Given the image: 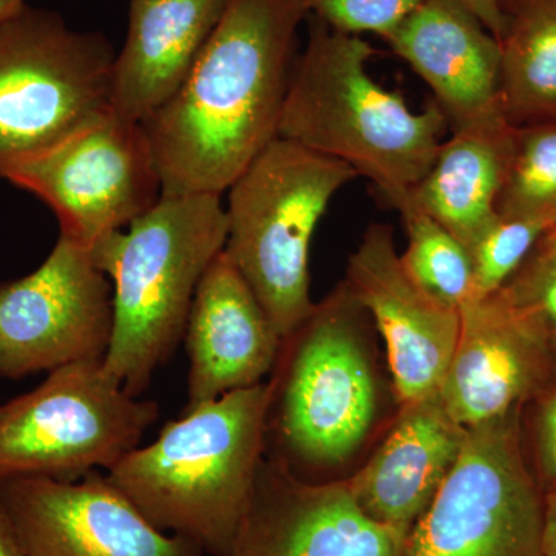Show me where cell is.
Instances as JSON below:
<instances>
[{
	"mask_svg": "<svg viewBox=\"0 0 556 556\" xmlns=\"http://www.w3.org/2000/svg\"><path fill=\"white\" fill-rule=\"evenodd\" d=\"M470 10L497 40L504 28V0H456Z\"/></svg>",
	"mask_w": 556,
	"mask_h": 556,
	"instance_id": "obj_28",
	"label": "cell"
},
{
	"mask_svg": "<svg viewBox=\"0 0 556 556\" xmlns=\"http://www.w3.org/2000/svg\"><path fill=\"white\" fill-rule=\"evenodd\" d=\"M115 50L25 5L0 22V178L110 112Z\"/></svg>",
	"mask_w": 556,
	"mask_h": 556,
	"instance_id": "obj_7",
	"label": "cell"
},
{
	"mask_svg": "<svg viewBox=\"0 0 556 556\" xmlns=\"http://www.w3.org/2000/svg\"><path fill=\"white\" fill-rule=\"evenodd\" d=\"M455 353L439 396L466 428L521 413L556 375V345L503 289L459 308Z\"/></svg>",
	"mask_w": 556,
	"mask_h": 556,
	"instance_id": "obj_13",
	"label": "cell"
},
{
	"mask_svg": "<svg viewBox=\"0 0 556 556\" xmlns=\"http://www.w3.org/2000/svg\"><path fill=\"white\" fill-rule=\"evenodd\" d=\"M551 229L543 219L497 215L470 249L473 298H484L506 287Z\"/></svg>",
	"mask_w": 556,
	"mask_h": 556,
	"instance_id": "obj_24",
	"label": "cell"
},
{
	"mask_svg": "<svg viewBox=\"0 0 556 556\" xmlns=\"http://www.w3.org/2000/svg\"><path fill=\"white\" fill-rule=\"evenodd\" d=\"M367 316L342 283L281 342L269 412L288 467L338 466L367 438L378 412Z\"/></svg>",
	"mask_w": 556,
	"mask_h": 556,
	"instance_id": "obj_6",
	"label": "cell"
},
{
	"mask_svg": "<svg viewBox=\"0 0 556 556\" xmlns=\"http://www.w3.org/2000/svg\"><path fill=\"white\" fill-rule=\"evenodd\" d=\"M25 5H27L25 0H0V22L14 16V14L24 9Z\"/></svg>",
	"mask_w": 556,
	"mask_h": 556,
	"instance_id": "obj_32",
	"label": "cell"
},
{
	"mask_svg": "<svg viewBox=\"0 0 556 556\" xmlns=\"http://www.w3.org/2000/svg\"><path fill=\"white\" fill-rule=\"evenodd\" d=\"M270 383L232 391L166 424L108 479L153 526L228 556L265 459Z\"/></svg>",
	"mask_w": 556,
	"mask_h": 556,
	"instance_id": "obj_2",
	"label": "cell"
},
{
	"mask_svg": "<svg viewBox=\"0 0 556 556\" xmlns=\"http://www.w3.org/2000/svg\"><path fill=\"white\" fill-rule=\"evenodd\" d=\"M497 215L556 226V119L514 127Z\"/></svg>",
	"mask_w": 556,
	"mask_h": 556,
	"instance_id": "obj_23",
	"label": "cell"
},
{
	"mask_svg": "<svg viewBox=\"0 0 556 556\" xmlns=\"http://www.w3.org/2000/svg\"><path fill=\"white\" fill-rule=\"evenodd\" d=\"M387 42L433 91L450 129L507 123L500 42L456 0H424Z\"/></svg>",
	"mask_w": 556,
	"mask_h": 556,
	"instance_id": "obj_16",
	"label": "cell"
},
{
	"mask_svg": "<svg viewBox=\"0 0 556 556\" xmlns=\"http://www.w3.org/2000/svg\"><path fill=\"white\" fill-rule=\"evenodd\" d=\"M424 0H305L308 11L332 30L388 39Z\"/></svg>",
	"mask_w": 556,
	"mask_h": 556,
	"instance_id": "obj_25",
	"label": "cell"
},
{
	"mask_svg": "<svg viewBox=\"0 0 556 556\" xmlns=\"http://www.w3.org/2000/svg\"><path fill=\"white\" fill-rule=\"evenodd\" d=\"M501 98L519 127L556 119V0H504Z\"/></svg>",
	"mask_w": 556,
	"mask_h": 556,
	"instance_id": "obj_21",
	"label": "cell"
},
{
	"mask_svg": "<svg viewBox=\"0 0 556 556\" xmlns=\"http://www.w3.org/2000/svg\"><path fill=\"white\" fill-rule=\"evenodd\" d=\"M501 289L518 308L535 318L556 345V260L535 249Z\"/></svg>",
	"mask_w": 556,
	"mask_h": 556,
	"instance_id": "obj_26",
	"label": "cell"
},
{
	"mask_svg": "<svg viewBox=\"0 0 556 556\" xmlns=\"http://www.w3.org/2000/svg\"><path fill=\"white\" fill-rule=\"evenodd\" d=\"M407 540L369 518L346 481H308L265 456L228 556H405Z\"/></svg>",
	"mask_w": 556,
	"mask_h": 556,
	"instance_id": "obj_15",
	"label": "cell"
},
{
	"mask_svg": "<svg viewBox=\"0 0 556 556\" xmlns=\"http://www.w3.org/2000/svg\"><path fill=\"white\" fill-rule=\"evenodd\" d=\"M533 450L541 490L556 484V375L535 399Z\"/></svg>",
	"mask_w": 556,
	"mask_h": 556,
	"instance_id": "obj_27",
	"label": "cell"
},
{
	"mask_svg": "<svg viewBox=\"0 0 556 556\" xmlns=\"http://www.w3.org/2000/svg\"><path fill=\"white\" fill-rule=\"evenodd\" d=\"M467 428L448 415L439 393L401 408L378 452L346 484L358 507L408 538L453 470Z\"/></svg>",
	"mask_w": 556,
	"mask_h": 556,
	"instance_id": "obj_18",
	"label": "cell"
},
{
	"mask_svg": "<svg viewBox=\"0 0 556 556\" xmlns=\"http://www.w3.org/2000/svg\"><path fill=\"white\" fill-rule=\"evenodd\" d=\"M0 503L25 556H204L188 538L153 526L108 475L80 481L0 482Z\"/></svg>",
	"mask_w": 556,
	"mask_h": 556,
	"instance_id": "obj_12",
	"label": "cell"
},
{
	"mask_svg": "<svg viewBox=\"0 0 556 556\" xmlns=\"http://www.w3.org/2000/svg\"><path fill=\"white\" fill-rule=\"evenodd\" d=\"M222 195H163L126 229L91 248L112 280L113 331L102 367L139 397L185 338L193 298L225 251Z\"/></svg>",
	"mask_w": 556,
	"mask_h": 556,
	"instance_id": "obj_4",
	"label": "cell"
},
{
	"mask_svg": "<svg viewBox=\"0 0 556 556\" xmlns=\"http://www.w3.org/2000/svg\"><path fill=\"white\" fill-rule=\"evenodd\" d=\"M228 0H131L129 31L112 70L110 110L144 124L181 89Z\"/></svg>",
	"mask_w": 556,
	"mask_h": 556,
	"instance_id": "obj_19",
	"label": "cell"
},
{
	"mask_svg": "<svg viewBox=\"0 0 556 556\" xmlns=\"http://www.w3.org/2000/svg\"><path fill=\"white\" fill-rule=\"evenodd\" d=\"M407 233L401 262L431 298L459 309L473 299V258L466 244L408 201L394 204Z\"/></svg>",
	"mask_w": 556,
	"mask_h": 556,
	"instance_id": "obj_22",
	"label": "cell"
},
{
	"mask_svg": "<svg viewBox=\"0 0 556 556\" xmlns=\"http://www.w3.org/2000/svg\"><path fill=\"white\" fill-rule=\"evenodd\" d=\"M543 543L546 556H556V484L543 492Z\"/></svg>",
	"mask_w": 556,
	"mask_h": 556,
	"instance_id": "obj_29",
	"label": "cell"
},
{
	"mask_svg": "<svg viewBox=\"0 0 556 556\" xmlns=\"http://www.w3.org/2000/svg\"><path fill=\"white\" fill-rule=\"evenodd\" d=\"M112 331V283L91 249L67 237L38 269L0 283V378L104 361Z\"/></svg>",
	"mask_w": 556,
	"mask_h": 556,
	"instance_id": "obj_11",
	"label": "cell"
},
{
	"mask_svg": "<svg viewBox=\"0 0 556 556\" xmlns=\"http://www.w3.org/2000/svg\"><path fill=\"white\" fill-rule=\"evenodd\" d=\"M346 287L386 339L401 407L439 393L459 336V309L408 276L393 228L372 223L346 265Z\"/></svg>",
	"mask_w": 556,
	"mask_h": 556,
	"instance_id": "obj_14",
	"label": "cell"
},
{
	"mask_svg": "<svg viewBox=\"0 0 556 556\" xmlns=\"http://www.w3.org/2000/svg\"><path fill=\"white\" fill-rule=\"evenodd\" d=\"M358 177L343 161L277 137L228 189L225 252L281 340L311 316V241L325 212Z\"/></svg>",
	"mask_w": 556,
	"mask_h": 556,
	"instance_id": "obj_5",
	"label": "cell"
},
{
	"mask_svg": "<svg viewBox=\"0 0 556 556\" xmlns=\"http://www.w3.org/2000/svg\"><path fill=\"white\" fill-rule=\"evenodd\" d=\"M305 0H228L181 89L142 127L163 195H222L278 137Z\"/></svg>",
	"mask_w": 556,
	"mask_h": 556,
	"instance_id": "obj_1",
	"label": "cell"
},
{
	"mask_svg": "<svg viewBox=\"0 0 556 556\" xmlns=\"http://www.w3.org/2000/svg\"><path fill=\"white\" fill-rule=\"evenodd\" d=\"M535 249L536 251L543 252L547 257L556 260V226L548 230Z\"/></svg>",
	"mask_w": 556,
	"mask_h": 556,
	"instance_id": "obj_31",
	"label": "cell"
},
{
	"mask_svg": "<svg viewBox=\"0 0 556 556\" xmlns=\"http://www.w3.org/2000/svg\"><path fill=\"white\" fill-rule=\"evenodd\" d=\"M159 415L156 402L127 393L102 361L53 369L30 393L0 405V482L112 470Z\"/></svg>",
	"mask_w": 556,
	"mask_h": 556,
	"instance_id": "obj_8",
	"label": "cell"
},
{
	"mask_svg": "<svg viewBox=\"0 0 556 556\" xmlns=\"http://www.w3.org/2000/svg\"><path fill=\"white\" fill-rule=\"evenodd\" d=\"M0 556H25L2 503H0Z\"/></svg>",
	"mask_w": 556,
	"mask_h": 556,
	"instance_id": "obj_30",
	"label": "cell"
},
{
	"mask_svg": "<svg viewBox=\"0 0 556 556\" xmlns=\"http://www.w3.org/2000/svg\"><path fill=\"white\" fill-rule=\"evenodd\" d=\"M430 169L401 199L444 226L468 251L497 217V200L506 181L514 126L452 130Z\"/></svg>",
	"mask_w": 556,
	"mask_h": 556,
	"instance_id": "obj_20",
	"label": "cell"
},
{
	"mask_svg": "<svg viewBox=\"0 0 556 556\" xmlns=\"http://www.w3.org/2000/svg\"><path fill=\"white\" fill-rule=\"evenodd\" d=\"M361 36L311 17L295 58L278 137L343 161L393 204L430 169L448 123L437 102L416 112L372 78Z\"/></svg>",
	"mask_w": 556,
	"mask_h": 556,
	"instance_id": "obj_3",
	"label": "cell"
},
{
	"mask_svg": "<svg viewBox=\"0 0 556 556\" xmlns=\"http://www.w3.org/2000/svg\"><path fill=\"white\" fill-rule=\"evenodd\" d=\"M5 179L54 212L60 236L89 249L126 229L163 197L144 127L118 118L112 110L56 148L21 164Z\"/></svg>",
	"mask_w": 556,
	"mask_h": 556,
	"instance_id": "obj_10",
	"label": "cell"
},
{
	"mask_svg": "<svg viewBox=\"0 0 556 556\" xmlns=\"http://www.w3.org/2000/svg\"><path fill=\"white\" fill-rule=\"evenodd\" d=\"M521 413L467 428L459 459L409 532L405 556H546L543 490Z\"/></svg>",
	"mask_w": 556,
	"mask_h": 556,
	"instance_id": "obj_9",
	"label": "cell"
},
{
	"mask_svg": "<svg viewBox=\"0 0 556 556\" xmlns=\"http://www.w3.org/2000/svg\"><path fill=\"white\" fill-rule=\"evenodd\" d=\"M182 340L190 364L185 409L262 383L283 342L225 251L201 278Z\"/></svg>",
	"mask_w": 556,
	"mask_h": 556,
	"instance_id": "obj_17",
	"label": "cell"
}]
</instances>
